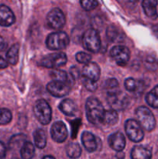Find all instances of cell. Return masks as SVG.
<instances>
[{
  "label": "cell",
  "instance_id": "1",
  "mask_svg": "<svg viewBox=\"0 0 158 159\" xmlns=\"http://www.w3.org/2000/svg\"><path fill=\"white\" fill-rule=\"evenodd\" d=\"M85 110L88 120L95 126L102 125L105 109L102 102L94 97H89L85 103Z\"/></svg>",
  "mask_w": 158,
  "mask_h": 159
},
{
  "label": "cell",
  "instance_id": "2",
  "mask_svg": "<svg viewBox=\"0 0 158 159\" xmlns=\"http://www.w3.org/2000/svg\"><path fill=\"white\" fill-rule=\"evenodd\" d=\"M70 42L68 34L63 31H57L49 34L46 38V44L50 50L59 51L66 48Z\"/></svg>",
  "mask_w": 158,
  "mask_h": 159
},
{
  "label": "cell",
  "instance_id": "3",
  "mask_svg": "<svg viewBox=\"0 0 158 159\" xmlns=\"http://www.w3.org/2000/svg\"><path fill=\"white\" fill-rule=\"evenodd\" d=\"M136 116L139 125L147 131H151L155 128L156 120L153 113L146 107H139L136 109Z\"/></svg>",
  "mask_w": 158,
  "mask_h": 159
},
{
  "label": "cell",
  "instance_id": "4",
  "mask_svg": "<svg viewBox=\"0 0 158 159\" xmlns=\"http://www.w3.org/2000/svg\"><path fill=\"white\" fill-rule=\"evenodd\" d=\"M34 114L40 124L46 125L51 120L52 111L48 102L44 99H38L34 105Z\"/></svg>",
  "mask_w": 158,
  "mask_h": 159
},
{
  "label": "cell",
  "instance_id": "5",
  "mask_svg": "<svg viewBox=\"0 0 158 159\" xmlns=\"http://www.w3.org/2000/svg\"><path fill=\"white\" fill-rule=\"evenodd\" d=\"M84 48L93 53H97L101 48V39L98 31L94 29H89L85 31L82 37Z\"/></svg>",
  "mask_w": 158,
  "mask_h": 159
},
{
  "label": "cell",
  "instance_id": "6",
  "mask_svg": "<svg viewBox=\"0 0 158 159\" xmlns=\"http://www.w3.org/2000/svg\"><path fill=\"white\" fill-rule=\"evenodd\" d=\"M107 101L112 110L116 111L122 110L126 107L129 103V99L125 94L121 93L119 90L116 89L107 93Z\"/></svg>",
  "mask_w": 158,
  "mask_h": 159
},
{
  "label": "cell",
  "instance_id": "7",
  "mask_svg": "<svg viewBox=\"0 0 158 159\" xmlns=\"http://www.w3.org/2000/svg\"><path fill=\"white\" fill-rule=\"evenodd\" d=\"M125 130L130 141L133 142H140L143 139V130L136 120H127L125 123Z\"/></svg>",
  "mask_w": 158,
  "mask_h": 159
},
{
  "label": "cell",
  "instance_id": "8",
  "mask_svg": "<svg viewBox=\"0 0 158 159\" xmlns=\"http://www.w3.org/2000/svg\"><path fill=\"white\" fill-rule=\"evenodd\" d=\"M67 61L68 58L66 54L63 52H58L43 57L40 61V65L46 68H60L67 63Z\"/></svg>",
  "mask_w": 158,
  "mask_h": 159
},
{
  "label": "cell",
  "instance_id": "9",
  "mask_svg": "<svg viewBox=\"0 0 158 159\" xmlns=\"http://www.w3.org/2000/svg\"><path fill=\"white\" fill-rule=\"evenodd\" d=\"M66 23L64 12L58 8H54L48 12L46 16V23L48 26L54 30H60Z\"/></svg>",
  "mask_w": 158,
  "mask_h": 159
},
{
  "label": "cell",
  "instance_id": "10",
  "mask_svg": "<svg viewBox=\"0 0 158 159\" xmlns=\"http://www.w3.org/2000/svg\"><path fill=\"white\" fill-rule=\"evenodd\" d=\"M110 55L116 61L119 66H125L130 57V51L126 47L117 45L113 47L110 51Z\"/></svg>",
  "mask_w": 158,
  "mask_h": 159
},
{
  "label": "cell",
  "instance_id": "11",
  "mask_svg": "<svg viewBox=\"0 0 158 159\" xmlns=\"http://www.w3.org/2000/svg\"><path fill=\"white\" fill-rule=\"evenodd\" d=\"M46 89L52 96L55 97H64L69 93L71 89L70 82L51 81L47 84Z\"/></svg>",
  "mask_w": 158,
  "mask_h": 159
},
{
  "label": "cell",
  "instance_id": "12",
  "mask_svg": "<svg viewBox=\"0 0 158 159\" xmlns=\"http://www.w3.org/2000/svg\"><path fill=\"white\" fill-rule=\"evenodd\" d=\"M51 138L57 143H63L68 138V130L66 125L62 121H57L50 129Z\"/></svg>",
  "mask_w": 158,
  "mask_h": 159
},
{
  "label": "cell",
  "instance_id": "13",
  "mask_svg": "<svg viewBox=\"0 0 158 159\" xmlns=\"http://www.w3.org/2000/svg\"><path fill=\"white\" fill-rule=\"evenodd\" d=\"M82 78L97 82L100 78V68L94 62L86 64L82 71Z\"/></svg>",
  "mask_w": 158,
  "mask_h": 159
},
{
  "label": "cell",
  "instance_id": "14",
  "mask_svg": "<svg viewBox=\"0 0 158 159\" xmlns=\"http://www.w3.org/2000/svg\"><path fill=\"white\" fill-rule=\"evenodd\" d=\"M108 144L113 150L116 152H122L125 146V139L121 132H115L108 137Z\"/></svg>",
  "mask_w": 158,
  "mask_h": 159
},
{
  "label": "cell",
  "instance_id": "15",
  "mask_svg": "<svg viewBox=\"0 0 158 159\" xmlns=\"http://www.w3.org/2000/svg\"><path fill=\"white\" fill-rule=\"evenodd\" d=\"M15 21V17L7 6L0 5V26H9Z\"/></svg>",
  "mask_w": 158,
  "mask_h": 159
},
{
  "label": "cell",
  "instance_id": "16",
  "mask_svg": "<svg viewBox=\"0 0 158 159\" xmlns=\"http://www.w3.org/2000/svg\"><path fill=\"white\" fill-rule=\"evenodd\" d=\"M81 142L88 152H94L98 148V143L95 137L88 131H85L81 135Z\"/></svg>",
  "mask_w": 158,
  "mask_h": 159
},
{
  "label": "cell",
  "instance_id": "17",
  "mask_svg": "<svg viewBox=\"0 0 158 159\" xmlns=\"http://www.w3.org/2000/svg\"><path fill=\"white\" fill-rule=\"evenodd\" d=\"M143 9L146 15L151 19L158 17V2L157 0H143Z\"/></svg>",
  "mask_w": 158,
  "mask_h": 159
},
{
  "label": "cell",
  "instance_id": "18",
  "mask_svg": "<svg viewBox=\"0 0 158 159\" xmlns=\"http://www.w3.org/2000/svg\"><path fill=\"white\" fill-rule=\"evenodd\" d=\"M152 152L149 148L136 145L131 151L132 159H151Z\"/></svg>",
  "mask_w": 158,
  "mask_h": 159
},
{
  "label": "cell",
  "instance_id": "19",
  "mask_svg": "<svg viewBox=\"0 0 158 159\" xmlns=\"http://www.w3.org/2000/svg\"><path fill=\"white\" fill-rule=\"evenodd\" d=\"M124 85L127 91L130 93H142L145 89V85L142 81H137L133 78H128L125 80Z\"/></svg>",
  "mask_w": 158,
  "mask_h": 159
},
{
  "label": "cell",
  "instance_id": "20",
  "mask_svg": "<svg viewBox=\"0 0 158 159\" xmlns=\"http://www.w3.org/2000/svg\"><path fill=\"white\" fill-rule=\"evenodd\" d=\"M59 109L62 113L69 116H75L77 112V107L75 102L70 99H65L59 105Z\"/></svg>",
  "mask_w": 158,
  "mask_h": 159
},
{
  "label": "cell",
  "instance_id": "21",
  "mask_svg": "<svg viewBox=\"0 0 158 159\" xmlns=\"http://www.w3.org/2000/svg\"><path fill=\"white\" fill-rule=\"evenodd\" d=\"M33 139L35 145L38 148H44L46 144V133L43 129H37L33 132Z\"/></svg>",
  "mask_w": 158,
  "mask_h": 159
},
{
  "label": "cell",
  "instance_id": "22",
  "mask_svg": "<svg viewBox=\"0 0 158 159\" xmlns=\"http://www.w3.org/2000/svg\"><path fill=\"white\" fill-rule=\"evenodd\" d=\"M19 51H20V45L15 43L12 45L6 53V60L8 63L12 65H16L19 60Z\"/></svg>",
  "mask_w": 158,
  "mask_h": 159
},
{
  "label": "cell",
  "instance_id": "23",
  "mask_svg": "<svg viewBox=\"0 0 158 159\" xmlns=\"http://www.w3.org/2000/svg\"><path fill=\"white\" fill-rule=\"evenodd\" d=\"M118 113L116 110H105L102 126H112L118 122Z\"/></svg>",
  "mask_w": 158,
  "mask_h": 159
},
{
  "label": "cell",
  "instance_id": "24",
  "mask_svg": "<svg viewBox=\"0 0 158 159\" xmlns=\"http://www.w3.org/2000/svg\"><path fill=\"white\" fill-rule=\"evenodd\" d=\"M35 154V148L33 144L29 141L23 143L20 150V155L23 159H32Z\"/></svg>",
  "mask_w": 158,
  "mask_h": 159
},
{
  "label": "cell",
  "instance_id": "25",
  "mask_svg": "<svg viewBox=\"0 0 158 159\" xmlns=\"http://www.w3.org/2000/svg\"><path fill=\"white\" fill-rule=\"evenodd\" d=\"M146 102L150 107L158 109V85H156L146 96Z\"/></svg>",
  "mask_w": 158,
  "mask_h": 159
},
{
  "label": "cell",
  "instance_id": "26",
  "mask_svg": "<svg viewBox=\"0 0 158 159\" xmlns=\"http://www.w3.org/2000/svg\"><path fill=\"white\" fill-rule=\"evenodd\" d=\"M67 155L71 158H77L81 155V148L77 143L71 142L66 147Z\"/></svg>",
  "mask_w": 158,
  "mask_h": 159
},
{
  "label": "cell",
  "instance_id": "27",
  "mask_svg": "<svg viewBox=\"0 0 158 159\" xmlns=\"http://www.w3.org/2000/svg\"><path fill=\"white\" fill-rule=\"evenodd\" d=\"M107 37L112 42H120L122 41L123 37L122 34L114 26H109L106 31Z\"/></svg>",
  "mask_w": 158,
  "mask_h": 159
},
{
  "label": "cell",
  "instance_id": "28",
  "mask_svg": "<svg viewBox=\"0 0 158 159\" xmlns=\"http://www.w3.org/2000/svg\"><path fill=\"white\" fill-rule=\"evenodd\" d=\"M50 75L52 78L53 81H58V82H70L68 79V75L64 71L60 69H54L50 72Z\"/></svg>",
  "mask_w": 158,
  "mask_h": 159
},
{
  "label": "cell",
  "instance_id": "29",
  "mask_svg": "<svg viewBox=\"0 0 158 159\" xmlns=\"http://www.w3.org/2000/svg\"><path fill=\"white\" fill-rule=\"evenodd\" d=\"M12 113L8 109L0 108V125H6L12 120Z\"/></svg>",
  "mask_w": 158,
  "mask_h": 159
},
{
  "label": "cell",
  "instance_id": "30",
  "mask_svg": "<svg viewBox=\"0 0 158 159\" xmlns=\"http://www.w3.org/2000/svg\"><path fill=\"white\" fill-rule=\"evenodd\" d=\"M144 65L147 69L150 71H155L157 69L158 61L154 56L148 55L144 61Z\"/></svg>",
  "mask_w": 158,
  "mask_h": 159
},
{
  "label": "cell",
  "instance_id": "31",
  "mask_svg": "<svg viewBox=\"0 0 158 159\" xmlns=\"http://www.w3.org/2000/svg\"><path fill=\"white\" fill-rule=\"evenodd\" d=\"M81 7L86 11H91L95 9L99 5L97 0H80Z\"/></svg>",
  "mask_w": 158,
  "mask_h": 159
},
{
  "label": "cell",
  "instance_id": "32",
  "mask_svg": "<svg viewBox=\"0 0 158 159\" xmlns=\"http://www.w3.org/2000/svg\"><path fill=\"white\" fill-rule=\"evenodd\" d=\"M76 60L77 62L81 64H88L89 62H91V56L89 54L85 52H78L77 53L75 56Z\"/></svg>",
  "mask_w": 158,
  "mask_h": 159
},
{
  "label": "cell",
  "instance_id": "33",
  "mask_svg": "<svg viewBox=\"0 0 158 159\" xmlns=\"http://www.w3.org/2000/svg\"><path fill=\"white\" fill-rule=\"evenodd\" d=\"M118 86H119V83H118V81L116 79H108L104 84V88L106 89L107 93L117 89Z\"/></svg>",
  "mask_w": 158,
  "mask_h": 159
},
{
  "label": "cell",
  "instance_id": "34",
  "mask_svg": "<svg viewBox=\"0 0 158 159\" xmlns=\"http://www.w3.org/2000/svg\"><path fill=\"white\" fill-rule=\"evenodd\" d=\"M26 138L24 134H17L14 135L12 138H11L10 141H9V146L10 148H13L14 146H15L17 144L18 145L21 141H24V139Z\"/></svg>",
  "mask_w": 158,
  "mask_h": 159
},
{
  "label": "cell",
  "instance_id": "35",
  "mask_svg": "<svg viewBox=\"0 0 158 159\" xmlns=\"http://www.w3.org/2000/svg\"><path fill=\"white\" fill-rule=\"evenodd\" d=\"M82 79H83V80H82V82H83L84 85H85V87L88 90V91L90 92L95 91L96 89H97L98 87L97 82H92V81L88 80V79H84V78H82Z\"/></svg>",
  "mask_w": 158,
  "mask_h": 159
},
{
  "label": "cell",
  "instance_id": "36",
  "mask_svg": "<svg viewBox=\"0 0 158 159\" xmlns=\"http://www.w3.org/2000/svg\"><path fill=\"white\" fill-rule=\"evenodd\" d=\"M6 155V148L5 144L0 141V159H5Z\"/></svg>",
  "mask_w": 158,
  "mask_h": 159
},
{
  "label": "cell",
  "instance_id": "37",
  "mask_svg": "<svg viewBox=\"0 0 158 159\" xmlns=\"http://www.w3.org/2000/svg\"><path fill=\"white\" fill-rule=\"evenodd\" d=\"M70 72H71V76H72L74 79H77V78L79 77V74H80V72H79L78 68H77L76 66L71 67V69H70Z\"/></svg>",
  "mask_w": 158,
  "mask_h": 159
},
{
  "label": "cell",
  "instance_id": "38",
  "mask_svg": "<svg viewBox=\"0 0 158 159\" xmlns=\"http://www.w3.org/2000/svg\"><path fill=\"white\" fill-rule=\"evenodd\" d=\"M139 0H124L125 4L127 5V6L129 8H134L136 7V6L137 5V2Z\"/></svg>",
  "mask_w": 158,
  "mask_h": 159
},
{
  "label": "cell",
  "instance_id": "39",
  "mask_svg": "<svg viewBox=\"0 0 158 159\" xmlns=\"http://www.w3.org/2000/svg\"><path fill=\"white\" fill-rule=\"evenodd\" d=\"M6 47H7V43L5 41L4 39L0 36V51H4L6 48Z\"/></svg>",
  "mask_w": 158,
  "mask_h": 159
},
{
  "label": "cell",
  "instance_id": "40",
  "mask_svg": "<svg viewBox=\"0 0 158 159\" xmlns=\"http://www.w3.org/2000/svg\"><path fill=\"white\" fill-rule=\"evenodd\" d=\"M8 66V62L7 61L5 60L3 57L0 56V69H3V68H7Z\"/></svg>",
  "mask_w": 158,
  "mask_h": 159
},
{
  "label": "cell",
  "instance_id": "41",
  "mask_svg": "<svg viewBox=\"0 0 158 159\" xmlns=\"http://www.w3.org/2000/svg\"><path fill=\"white\" fill-rule=\"evenodd\" d=\"M125 157V155L122 152H118V153L116 154V158L118 159H123Z\"/></svg>",
  "mask_w": 158,
  "mask_h": 159
},
{
  "label": "cell",
  "instance_id": "42",
  "mask_svg": "<svg viewBox=\"0 0 158 159\" xmlns=\"http://www.w3.org/2000/svg\"><path fill=\"white\" fill-rule=\"evenodd\" d=\"M43 159H55V158H54L53 156H50V155H47V156L43 157Z\"/></svg>",
  "mask_w": 158,
  "mask_h": 159
},
{
  "label": "cell",
  "instance_id": "43",
  "mask_svg": "<svg viewBox=\"0 0 158 159\" xmlns=\"http://www.w3.org/2000/svg\"><path fill=\"white\" fill-rule=\"evenodd\" d=\"M13 159H18V158H13Z\"/></svg>",
  "mask_w": 158,
  "mask_h": 159
}]
</instances>
